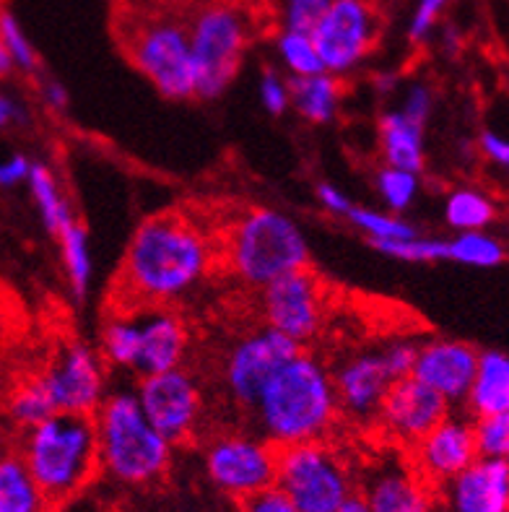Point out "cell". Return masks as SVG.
I'll return each instance as SVG.
<instances>
[{
    "mask_svg": "<svg viewBox=\"0 0 509 512\" xmlns=\"http://www.w3.org/2000/svg\"><path fill=\"white\" fill-rule=\"evenodd\" d=\"M213 260L211 237L190 216H151L130 237L120 268L128 310L169 307L190 297L208 279Z\"/></svg>",
    "mask_w": 509,
    "mask_h": 512,
    "instance_id": "1",
    "label": "cell"
},
{
    "mask_svg": "<svg viewBox=\"0 0 509 512\" xmlns=\"http://www.w3.org/2000/svg\"><path fill=\"white\" fill-rule=\"evenodd\" d=\"M250 414L255 435L276 450L328 440L341 419L328 364L302 349L265 383Z\"/></svg>",
    "mask_w": 509,
    "mask_h": 512,
    "instance_id": "2",
    "label": "cell"
},
{
    "mask_svg": "<svg viewBox=\"0 0 509 512\" xmlns=\"http://www.w3.org/2000/svg\"><path fill=\"white\" fill-rule=\"evenodd\" d=\"M21 458L37 487L58 507L76 497L99 474L94 416L52 414L26 429Z\"/></svg>",
    "mask_w": 509,
    "mask_h": 512,
    "instance_id": "3",
    "label": "cell"
},
{
    "mask_svg": "<svg viewBox=\"0 0 509 512\" xmlns=\"http://www.w3.org/2000/svg\"><path fill=\"white\" fill-rule=\"evenodd\" d=\"M99 471L128 487H146L172 466V445L143 414L136 390L107 393L94 411Z\"/></svg>",
    "mask_w": 509,
    "mask_h": 512,
    "instance_id": "4",
    "label": "cell"
},
{
    "mask_svg": "<svg viewBox=\"0 0 509 512\" xmlns=\"http://www.w3.org/2000/svg\"><path fill=\"white\" fill-rule=\"evenodd\" d=\"M224 253L234 276L255 289L310 268V245L302 227L276 208H250L237 216L226 234Z\"/></svg>",
    "mask_w": 509,
    "mask_h": 512,
    "instance_id": "5",
    "label": "cell"
},
{
    "mask_svg": "<svg viewBox=\"0 0 509 512\" xmlns=\"http://www.w3.org/2000/svg\"><path fill=\"white\" fill-rule=\"evenodd\" d=\"M252 26L247 13L234 3H208L187 24L193 52L195 97H221L237 78L250 47Z\"/></svg>",
    "mask_w": 509,
    "mask_h": 512,
    "instance_id": "6",
    "label": "cell"
},
{
    "mask_svg": "<svg viewBox=\"0 0 509 512\" xmlns=\"http://www.w3.org/2000/svg\"><path fill=\"white\" fill-rule=\"evenodd\" d=\"M299 512H338L356 494V476L328 440L281 448L276 481Z\"/></svg>",
    "mask_w": 509,
    "mask_h": 512,
    "instance_id": "7",
    "label": "cell"
},
{
    "mask_svg": "<svg viewBox=\"0 0 509 512\" xmlns=\"http://www.w3.org/2000/svg\"><path fill=\"white\" fill-rule=\"evenodd\" d=\"M380 26L374 0H333L310 32L325 73L346 78L359 71L377 47Z\"/></svg>",
    "mask_w": 509,
    "mask_h": 512,
    "instance_id": "8",
    "label": "cell"
},
{
    "mask_svg": "<svg viewBox=\"0 0 509 512\" xmlns=\"http://www.w3.org/2000/svg\"><path fill=\"white\" fill-rule=\"evenodd\" d=\"M130 60L162 97L195 99V68L187 26L174 19H151L130 39Z\"/></svg>",
    "mask_w": 509,
    "mask_h": 512,
    "instance_id": "9",
    "label": "cell"
},
{
    "mask_svg": "<svg viewBox=\"0 0 509 512\" xmlns=\"http://www.w3.org/2000/svg\"><path fill=\"white\" fill-rule=\"evenodd\" d=\"M276 455L271 442L255 432H221L206 442L203 466L213 487L234 500L273 487L276 481Z\"/></svg>",
    "mask_w": 509,
    "mask_h": 512,
    "instance_id": "10",
    "label": "cell"
},
{
    "mask_svg": "<svg viewBox=\"0 0 509 512\" xmlns=\"http://www.w3.org/2000/svg\"><path fill=\"white\" fill-rule=\"evenodd\" d=\"M136 398L151 427L172 448L195 440L206 416V398H203L198 377L185 370V364L159 372V375L141 377Z\"/></svg>",
    "mask_w": 509,
    "mask_h": 512,
    "instance_id": "11",
    "label": "cell"
},
{
    "mask_svg": "<svg viewBox=\"0 0 509 512\" xmlns=\"http://www.w3.org/2000/svg\"><path fill=\"white\" fill-rule=\"evenodd\" d=\"M302 346L276 333L268 325H260L255 331L239 336L221 359V385H224L229 401L239 409H247L260 396L265 383L294 359Z\"/></svg>",
    "mask_w": 509,
    "mask_h": 512,
    "instance_id": "12",
    "label": "cell"
},
{
    "mask_svg": "<svg viewBox=\"0 0 509 512\" xmlns=\"http://www.w3.org/2000/svg\"><path fill=\"white\" fill-rule=\"evenodd\" d=\"M263 325L304 346L310 344L325 323V289L310 268L271 281L260 289Z\"/></svg>",
    "mask_w": 509,
    "mask_h": 512,
    "instance_id": "13",
    "label": "cell"
},
{
    "mask_svg": "<svg viewBox=\"0 0 509 512\" xmlns=\"http://www.w3.org/2000/svg\"><path fill=\"white\" fill-rule=\"evenodd\" d=\"M39 380L58 414L94 416L107 396L102 354L86 344L65 346Z\"/></svg>",
    "mask_w": 509,
    "mask_h": 512,
    "instance_id": "14",
    "label": "cell"
},
{
    "mask_svg": "<svg viewBox=\"0 0 509 512\" xmlns=\"http://www.w3.org/2000/svg\"><path fill=\"white\" fill-rule=\"evenodd\" d=\"M450 409V403L439 393L408 375L387 388L374 424L393 442L413 448L429 429L437 427L450 414Z\"/></svg>",
    "mask_w": 509,
    "mask_h": 512,
    "instance_id": "15",
    "label": "cell"
},
{
    "mask_svg": "<svg viewBox=\"0 0 509 512\" xmlns=\"http://www.w3.org/2000/svg\"><path fill=\"white\" fill-rule=\"evenodd\" d=\"M478 458L471 416L447 414L411 448L413 468L432 487H445Z\"/></svg>",
    "mask_w": 509,
    "mask_h": 512,
    "instance_id": "16",
    "label": "cell"
},
{
    "mask_svg": "<svg viewBox=\"0 0 509 512\" xmlns=\"http://www.w3.org/2000/svg\"><path fill=\"white\" fill-rule=\"evenodd\" d=\"M369 512H437V494L411 461H380L364 476L359 492Z\"/></svg>",
    "mask_w": 509,
    "mask_h": 512,
    "instance_id": "17",
    "label": "cell"
},
{
    "mask_svg": "<svg viewBox=\"0 0 509 512\" xmlns=\"http://www.w3.org/2000/svg\"><path fill=\"white\" fill-rule=\"evenodd\" d=\"M478 349L458 338H432L416 349L411 375L445 398L450 406L463 403L476 375Z\"/></svg>",
    "mask_w": 509,
    "mask_h": 512,
    "instance_id": "18",
    "label": "cell"
},
{
    "mask_svg": "<svg viewBox=\"0 0 509 512\" xmlns=\"http://www.w3.org/2000/svg\"><path fill=\"white\" fill-rule=\"evenodd\" d=\"M330 375H333L341 416L361 424L374 422L387 388L393 385V377L382 362L380 349L356 351L343 359L336 370H330Z\"/></svg>",
    "mask_w": 509,
    "mask_h": 512,
    "instance_id": "19",
    "label": "cell"
},
{
    "mask_svg": "<svg viewBox=\"0 0 509 512\" xmlns=\"http://www.w3.org/2000/svg\"><path fill=\"white\" fill-rule=\"evenodd\" d=\"M138 318V359L136 370L141 377L182 367L190 349V333L185 320L169 307H143Z\"/></svg>",
    "mask_w": 509,
    "mask_h": 512,
    "instance_id": "20",
    "label": "cell"
},
{
    "mask_svg": "<svg viewBox=\"0 0 509 512\" xmlns=\"http://www.w3.org/2000/svg\"><path fill=\"white\" fill-rule=\"evenodd\" d=\"M450 512H509L507 458H476L445 484Z\"/></svg>",
    "mask_w": 509,
    "mask_h": 512,
    "instance_id": "21",
    "label": "cell"
},
{
    "mask_svg": "<svg viewBox=\"0 0 509 512\" xmlns=\"http://www.w3.org/2000/svg\"><path fill=\"white\" fill-rule=\"evenodd\" d=\"M471 419L509 411V357L504 351H478L476 375L465 396Z\"/></svg>",
    "mask_w": 509,
    "mask_h": 512,
    "instance_id": "22",
    "label": "cell"
},
{
    "mask_svg": "<svg viewBox=\"0 0 509 512\" xmlns=\"http://www.w3.org/2000/svg\"><path fill=\"white\" fill-rule=\"evenodd\" d=\"M426 125L416 123L400 110H390L380 117V154L390 167L408 169L421 175L426 164Z\"/></svg>",
    "mask_w": 509,
    "mask_h": 512,
    "instance_id": "23",
    "label": "cell"
},
{
    "mask_svg": "<svg viewBox=\"0 0 509 512\" xmlns=\"http://www.w3.org/2000/svg\"><path fill=\"white\" fill-rule=\"evenodd\" d=\"M289 94V110H294L302 120L312 125L333 123L341 112L343 84L341 78L330 76V73L289 78Z\"/></svg>",
    "mask_w": 509,
    "mask_h": 512,
    "instance_id": "24",
    "label": "cell"
},
{
    "mask_svg": "<svg viewBox=\"0 0 509 512\" xmlns=\"http://www.w3.org/2000/svg\"><path fill=\"white\" fill-rule=\"evenodd\" d=\"M55 505L32 479L24 458L13 450L0 453V512H52Z\"/></svg>",
    "mask_w": 509,
    "mask_h": 512,
    "instance_id": "25",
    "label": "cell"
},
{
    "mask_svg": "<svg viewBox=\"0 0 509 512\" xmlns=\"http://www.w3.org/2000/svg\"><path fill=\"white\" fill-rule=\"evenodd\" d=\"M26 185H29L32 201L37 206L39 219H42V227L52 237H58L71 221H76L71 203L65 198L58 177H55V172L50 167L34 162L32 169H29V177H26Z\"/></svg>",
    "mask_w": 509,
    "mask_h": 512,
    "instance_id": "26",
    "label": "cell"
},
{
    "mask_svg": "<svg viewBox=\"0 0 509 512\" xmlns=\"http://www.w3.org/2000/svg\"><path fill=\"white\" fill-rule=\"evenodd\" d=\"M499 206L486 190L455 188L445 201V221L452 232H486L497 224Z\"/></svg>",
    "mask_w": 509,
    "mask_h": 512,
    "instance_id": "27",
    "label": "cell"
},
{
    "mask_svg": "<svg viewBox=\"0 0 509 512\" xmlns=\"http://www.w3.org/2000/svg\"><path fill=\"white\" fill-rule=\"evenodd\" d=\"M60 247V260H63V271L68 286H71L76 302L89 294L91 279H94V258H91V240L89 232L81 221H71L63 232L55 237Z\"/></svg>",
    "mask_w": 509,
    "mask_h": 512,
    "instance_id": "28",
    "label": "cell"
},
{
    "mask_svg": "<svg viewBox=\"0 0 509 512\" xmlns=\"http://www.w3.org/2000/svg\"><path fill=\"white\" fill-rule=\"evenodd\" d=\"M445 260L465 268H499L507 260V247L491 229L455 232L445 240Z\"/></svg>",
    "mask_w": 509,
    "mask_h": 512,
    "instance_id": "29",
    "label": "cell"
},
{
    "mask_svg": "<svg viewBox=\"0 0 509 512\" xmlns=\"http://www.w3.org/2000/svg\"><path fill=\"white\" fill-rule=\"evenodd\" d=\"M343 219L351 224L354 229H359L372 247L385 245V242H398V240H411L416 237L419 227H413L411 221H406L403 216L390 214L385 208H369V206H351L348 214Z\"/></svg>",
    "mask_w": 509,
    "mask_h": 512,
    "instance_id": "30",
    "label": "cell"
},
{
    "mask_svg": "<svg viewBox=\"0 0 509 512\" xmlns=\"http://www.w3.org/2000/svg\"><path fill=\"white\" fill-rule=\"evenodd\" d=\"M273 47H276L278 63H281V68L289 73V78H304L325 73L310 32L278 29L276 39H273Z\"/></svg>",
    "mask_w": 509,
    "mask_h": 512,
    "instance_id": "31",
    "label": "cell"
},
{
    "mask_svg": "<svg viewBox=\"0 0 509 512\" xmlns=\"http://www.w3.org/2000/svg\"><path fill=\"white\" fill-rule=\"evenodd\" d=\"M102 359L104 364L120 370H136L138 359V318L136 310H125L112 318L102 331Z\"/></svg>",
    "mask_w": 509,
    "mask_h": 512,
    "instance_id": "32",
    "label": "cell"
},
{
    "mask_svg": "<svg viewBox=\"0 0 509 512\" xmlns=\"http://www.w3.org/2000/svg\"><path fill=\"white\" fill-rule=\"evenodd\" d=\"M419 188V175H416V172H408V169L382 164V167L374 172V190H377L382 206H385V211H390V214H406L408 208L416 203V198H419Z\"/></svg>",
    "mask_w": 509,
    "mask_h": 512,
    "instance_id": "33",
    "label": "cell"
},
{
    "mask_svg": "<svg viewBox=\"0 0 509 512\" xmlns=\"http://www.w3.org/2000/svg\"><path fill=\"white\" fill-rule=\"evenodd\" d=\"M52 414H58V411L52 406L50 396H47V390L45 385H42V380H39V375L32 377V380H26V383H21L19 388L13 390L11 398H8V416L24 429L45 422L47 416Z\"/></svg>",
    "mask_w": 509,
    "mask_h": 512,
    "instance_id": "34",
    "label": "cell"
},
{
    "mask_svg": "<svg viewBox=\"0 0 509 512\" xmlns=\"http://www.w3.org/2000/svg\"><path fill=\"white\" fill-rule=\"evenodd\" d=\"M0 42H3L8 58H11L13 71L29 73V76L39 71V55L34 50L32 39L21 26V21L16 19V13L3 6H0Z\"/></svg>",
    "mask_w": 509,
    "mask_h": 512,
    "instance_id": "35",
    "label": "cell"
},
{
    "mask_svg": "<svg viewBox=\"0 0 509 512\" xmlns=\"http://www.w3.org/2000/svg\"><path fill=\"white\" fill-rule=\"evenodd\" d=\"M473 442L478 458H507L509 455V411L473 419Z\"/></svg>",
    "mask_w": 509,
    "mask_h": 512,
    "instance_id": "36",
    "label": "cell"
},
{
    "mask_svg": "<svg viewBox=\"0 0 509 512\" xmlns=\"http://www.w3.org/2000/svg\"><path fill=\"white\" fill-rule=\"evenodd\" d=\"M333 0H273L278 29L291 32H312L315 24L323 19V13Z\"/></svg>",
    "mask_w": 509,
    "mask_h": 512,
    "instance_id": "37",
    "label": "cell"
},
{
    "mask_svg": "<svg viewBox=\"0 0 509 512\" xmlns=\"http://www.w3.org/2000/svg\"><path fill=\"white\" fill-rule=\"evenodd\" d=\"M374 250L387 255V258L400 260V263H439V260H445V240L426 237L424 232L411 237V240L385 242V245H377Z\"/></svg>",
    "mask_w": 509,
    "mask_h": 512,
    "instance_id": "38",
    "label": "cell"
},
{
    "mask_svg": "<svg viewBox=\"0 0 509 512\" xmlns=\"http://www.w3.org/2000/svg\"><path fill=\"white\" fill-rule=\"evenodd\" d=\"M260 104L265 107V112L273 117H281L284 112H289L291 94H289V76L278 71V68H265L263 76H260Z\"/></svg>",
    "mask_w": 509,
    "mask_h": 512,
    "instance_id": "39",
    "label": "cell"
},
{
    "mask_svg": "<svg viewBox=\"0 0 509 512\" xmlns=\"http://www.w3.org/2000/svg\"><path fill=\"white\" fill-rule=\"evenodd\" d=\"M447 6H450V0H416L411 21H408V39L413 45H421L432 37L439 19L445 16Z\"/></svg>",
    "mask_w": 509,
    "mask_h": 512,
    "instance_id": "40",
    "label": "cell"
},
{
    "mask_svg": "<svg viewBox=\"0 0 509 512\" xmlns=\"http://www.w3.org/2000/svg\"><path fill=\"white\" fill-rule=\"evenodd\" d=\"M400 112L406 117H411V120H416V123L426 125L429 123V117H432V110H434V94H432V86L421 84V81H416V84H411L406 89V94H403V99H400Z\"/></svg>",
    "mask_w": 509,
    "mask_h": 512,
    "instance_id": "41",
    "label": "cell"
},
{
    "mask_svg": "<svg viewBox=\"0 0 509 512\" xmlns=\"http://www.w3.org/2000/svg\"><path fill=\"white\" fill-rule=\"evenodd\" d=\"M416 344H408V341H393V344L382 346V362H385L387 372L395 380H403L413 372V362H416Z\"/></svg>",
    "mask_w": 509,
    "mask_h": 512,
    "instance_id": "42",
    "label": "cell"
},
{
    "mask_svg": "<svg viewBox=\"0 0 509 512\" xmlns=\"http://www.w3.org/2000/svg\"><path fill=\"white\" fill-rule=\"evenodd\" d=\"M239 507H242V512H299L278 487H268L263 492L250 494L245 500H239Z\"/></svg>",
    "mask_w": 509,
    "mask_h": 512,
    "instance_id": "43",
    "label": "cell"
},
{
    "mask_svg": "<svg viewBox=\"0 0 509 512\" xmlns=\"http://www.w3.org/2000/svg\"><path fill=\"white\" fill-rule=\"evenodd\" d=\"M478 154L484 156L486 162L497 164L499 169L509 167V143L507 138L499 136L497 130H484L478 136Z\"/></svg>",
    "mask_w": 509,
    "mask_h": 512,
    "instance_id": "44",
    "label": "cell"
},
{
    "mask_svg": "<svg viewBox=\"0 0 509 512\" xmlns=\"http://www.w3.org/2000/svg\"><path fill=\"white\" fill-rule=\"evenodd\" d=\"M32 164V159L24 154H11L6 159H0V188L6 190L16 188V185H24Z\"/></svg>",
    "mask_w": 509,
    "mask_h": 512,
    "instance_id": "45",
    "label": "cell"
},
{
    "mask_svg": "<svg viewBox=\"0 0 509 512\" xmlns=\"http://www.w3.org/2000/svg\"><path fill=\"white\" fill-rule=\"evenodd\" d=\"M317 201H320V206H323L328 214L341 216V219L348 214V208L354 206V201H351L338 185H333V182H320V185H317Z\"/></svg>",
    "mask_w": 509,
    "mask_h": 512,
    "instance_id": "46",
    "label": "cell"
},
{
    "mask_svg": "<svg viewBox=\"0 0 509 512\" xmlns=\"http://www.w3.org/2000/svg\"><path fill=\"white\" fill-rule=\"evenodd\" d=\"M26 120H29V115H26L24 104L16 97H11V94L0 91V130H8L13 125H24Z\"/></svg>",
    "mask_w": 509,
    "mask_h": 512,
    "instance_id": "47",
    "label": "cell"
},
{
    "mask_svg": "<svg viewBox=\"0 0 509 512\" xmlns=\"http://www.w3.org/2000/svg\"><path fill=\"white\" fill-rule=\"evenodd\" d=\"M42 102L50 107L52 112H65L68 110V104H71V94L60 84L58 78H45L42 81Z\"/></svg>",
    "mask_w": 509,
    "mask_h": 512,
    "instance_id": "48",
    "label": "cell"
},
{
    "mask_svg": "<svg viewBox=\"0 0 509 512\" xmlns=\"http://www.w3.org/2000/svg\"><path fill=\"white\" fill-rule=\"evenodd\" d=\"M395 86H398V76H393V73H380L377 76V91H382V94L395 91Z\"/></svg>",
    "mask_w": 509,
    "mask_h": 512,
    "instance_id": "49",
    "label": "cell"
},
{
    "mask_svg": "<svg viewBox=\"0 0 509 512\" xmlns=\"http://www.w3.org/2000/svg\"><path fill=\"white\" fill-rule=\"evenodd\" d=\"M13 73V63L11 58H8L6 47H3V42H0V78H8Z\"/></svg>",
    "mask_w": 509,
    "mask_h": 512,
    "instance_id": "50",
    "label": "cell"
},
{
    "mask_svg": "<svg viewBox=\"0 0 509 512\" xmlns=\"http://www.w3.org/2000/svg\"><path fill=\"white\" fill-rule=\"evenodd\" d=\"M338 512H369V510H367V505L361 502L359 494H354V497H351V500H348Z\"/></svg>",
    "mask_w": 509,
    "mask_h": 512,
    "instance_id": "51",
    "label": "cell"
}]
</instances>
